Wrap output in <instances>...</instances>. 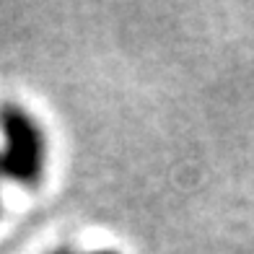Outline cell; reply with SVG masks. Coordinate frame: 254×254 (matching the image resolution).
I'll list each match as a JSON object with an SVG mask.
<instances>
[{
	"mask_svg": "<svg viewBox=\"0 0 254 254\" xmlns=\"http://www.w3.org/2000/svg\"><path fill=\"white\" fill-rule=\"evenodd\" d=\"M0 135H3L0 171L24 187H37L44 174V135L39 125L16 104H3Z\"/></svg>",
	"mask_w": 254,
	"mask_h": 254,
	"instance_id": "cell-1",
	"label": "cell"
},
{
	"mask_svg": "<svg viewBox=\"0 0 254 254\" xmlns=\"http://www.w3.org/2000/svg\"><path fill=\"white\" fill-rule=\"evenodd\" d=\"M55 254H70V252H55Z\"/></svg>",
	"mask_w": 254,
	"mask_h": 254,
	"instance_id": "cell-3",
	"label": "cell"
},
{
	"mask_svg": "<svg viewBox=\"0 0 254 254\" xmlns=\"http://www.w3.org/2000/svg\"><path fill=\"white\" fill-rule=\"evenodd\" d=\"M94 254H114V252H94Z\"/></svg>",
	"mask_w": 254,
	"mask_h": 254,
	"instance_id": "cell-2",
	"label": "cell"
}]
</instances>
